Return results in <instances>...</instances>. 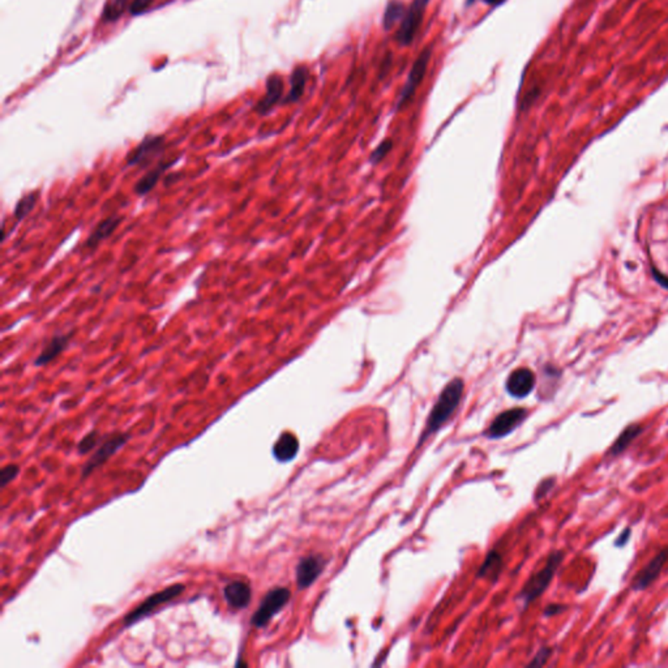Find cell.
<instances>
[{
    "label": "cell",
    "instance_id": "18",
    "mask_svg": "<svg viewBox=\"0 0 668 668\" xmlns=\"http://www.w3.org/2000/svg\"><path fill=\"white\" fill-rule=\"evenodd\" d=\"M642 431H643L642 426L637 424V423L629 424L628 427H625L622 433L619 435V438L615 440V443L608 449L607 457H617V456L622 454L627 449L631 447V443L640 436Z\"/></svg>",
    "mask_w": 668,
    "mask_h": 668
},
{
    "label": "cell",
    "instance_id": "15",
    "mask_svg": "<svg viewBox=\"0 0 668 668\" xmlns=\"http://www.w3.org/2000/svg\"><path fill=\"white\" fill-rule=\"evenodd\" d=\"M223 596L231 608H246L251 602V587L243 581H231L225 586Z\"/></svg>",
    "mask_w": 668,
    "mask_h": 668
},
{
    "label": "cell",
    "instance_id": "8",
    "mask_svg": "<svg viewBox=\"0 0 668 668\" xmlns=\"http://www.w3.org/2000/svg\"><path fill=\"white\" fill-rule=\"evenodd\" d=\"M528 417V410L523 407H514L499 414L495 418L490 427L485 432L488 439H502L512 433L518 426H521Z\"/></svg>",
    "mask_w": 668,
    "mask_h": 668
},
{
    "label": "cell",
    "instance_id": "3",
    "mask_svg": "<svg viewBox=\"0 0 668 668\" xmlns=\"http://www.w3.org/2000/svg\"><path fill=\"white\" fill-rule=\"evenodd\" d=\"M292 593L286 587H275L266 593L256 613L252 616V625L255 628H264L268 622L273 619V616L280 613L287 602L290 601Z\"/></svg>",
    "mask_w": 668,
    "mask_h": 668
},
{
    "label": "cell",
    "instance_id": "16",
    "mask_svg": "<svg viewBox=\"0 0 668 668\" xmlns=\"http://www.w3.org/2000/svg\"><path fill=\"white\" fill-rule=\"evenodd\" d=\"M120 222H122V217H118V216H110V217L102 220L101 222H98L94 230L91 233V235L85 240L84 248L94 249V248L98 247V244L101 242L109 238L111 234L118 229Z\"/></svg>",
    "mask_w": 668,
    "mask_h": 668
},
{
    "label": "cell",
    "instance_id": "12",
    "mask_svg": "<svg viewBox=\"0 0 668 668\" xmlns=\"http://www.w3.org/2000/svg\"><path fill=\"white\" fill-rule=\"evenodd\" d=\"M506 392L514 398H525L535 386V375L529 368H517L506 380Z\"/></svg>",
    "mask_w": 668,
    "mask_h": 668
},
{
    "label": "cell",
    "instance_id": "32",
    "mask_svg": "<svg viewBox=\"0 0 668 668\" xmlns=\"http://www.w3.org/2000/svg\"><path fill=\"white\" fill-rule=\"evenodd\" d=\"M474 1H478V0H467V4H471ZM480 1H483L487 6H499V4L503 3L504 0H480Z\"/></svg>",
    "mask_w": 668,
    "mask_h": 668
},
{
    "label": "cell",
    "instance_id": "17",
    "mask_svg": "<svg viewBox=\"0 0 668 668\" xmlns=\"http://www.w3.org/2000/svg\"><path fill=\"white\" fill-rule=\"evenodd\" d=\"M299 441L292 432H284L273 445V456L278 462H289L296 457Z\"/></svg>",
    "mask_w": 668,
    "mask_h": 668
},
{
    "label": "cell",
    "instance_id": "30",
    "mask_svg": "<svg viewBox=\"0 0 668 668\" xmlns=\"http://www.w3.org/2000/svg\"><path fill=\"white\" fill-rule=\"evenodd\" d=\"M631 530L629 528L624 529L622 534L619 535V538L615 540V546H616V547H624V546L628 543V540L631 539Z\"/></svg>",
    "mask_w": 668,
    "mask_h": 668
},
{
    "label": "cell",
    "instance_id": "20",
    "mask_svg": "<svg viewBox=\"0 0 668 668\" xmlns=\"http://www.w3.org/2000/svg\"><path fill=\"white\" fill-rule=\"evenodd\" d=\"M308 79V71L306 67H296L290 77V92L284 98V103H293L302 98L306 89V83Z\"/></svg>",
    "mask_w": 668,
    "mask_h": 668
},
{
    "label": "cell",
    "instance_id": "19",
    "mask_svg": "<svg viewBox=\"0 0 668 668\" xmlns=\"http://www.w3.org/2000/svg\"><path fill=\"white\" fill-rule=\"evenodd\" d=\"M174 164L175 161H173V162H159L156 167L149 170L147 174L143 175L135 185L136 195L138 196H145V195L150 192L156 187L158 181L161 179V176L164 175L166 170L170 169Z\"/></svg>",
    "mask_w": 668,
    "mask_h": 668
},
{
    "label": "cell",
    "instance_id": "31",
    "mask_svg": "<svg viewBox=\"0 0 668 668\" xmlns=\"http://www.w3.org/2000/svg\"><path fill=\"white\" fill-rule=\"evenodd\" d=\"M564 610H565V605L563 604H549V607L544 610V616H555L563 613Z\"/></svg>",
    "mask_w": 668,
    "mask_h": 668
},
{
    "label": "cell",
    "instance_id": "11",
    "mask_svg": "<svg viewBox=\"0 0 668 668\" xmlns=\"http://www.w3.org/2000/svg\"><path fill=\"white\" fill-rule=\"evenodd\" d=\"M327 560L320 555H310L303 558L296 565V585L303 590L307 589L320 577Z\"/></svg>",
    "mask_w": 668,
    "mask_h": 668
},
{
    "label": "cell",
    "instance_id": "22",
    "mask_svg": "<svg viewBox=\"0 0 668 668\" xmlns=\"http://www.w3.org/2000/svg\"><path fill=\"white\" fill-rule=\"evenodd\" d=\"M502 568H503V558L497 552L492 551L488 554L483 565L479 569L478 577H487L495 581L499 576Z\"/></svg>",
    "mask_w": 668,
    "mask_h": 668
},
{
    "label": "cell",
    "instance_id": "9",
    "mask_svg": "<svg viewBox=\"0 0 668 668\" xmlns=\"http://www.w3.org/2000/svg\"><path fill=\"white\" fill-rule=\"evenodd\" d=\"M431 55H432L431 47H427L424 51H421V55L418 56V59H417L415 63L412 65V71H410V74H409V77H407L406 83L403 85L402 91L400 93V97H398V101H397V109H401L403 105H406L407 102L410 101L412 98V96L417 92V89H418V86L421 85L424 74L427 72Z\"/></svg>",
    "mask_w": 668,
    "mask_h": 668
},
{
    "label": "cell",
    "instance_id": "14",
    "mask_svg": "<svg viewBox=\"0 0 668 668\" xmlns=\"http://www.w3.org/2000/svg\"><path fill=\"white\" fill-rule=\"evenodd\" d=\"M72 334L74 332H68V333H62V334H58L55 337L50 339V342L47 343L45 348H42V351L39 353V355L34 360V366L42 367L46 366L48 363H51L55 358L59 357L65 348H68L70 345V341L72 339Z\"/></svg>",
    "mask_w": 668,
    "mask_h": 668
},
{
    "label": "cell",
    "instance_id": "5",
    "mask_svg": "<svg viewBox=\"0 0 668 668\" xmlns=\"http://www.w3.org/2000/svg\"><path fill=\"white\" fill-rule=\"evenodd\" d=\"M430 0H412L409 8H406L401 25L395 33V41L401 46H409L421 28L424 12Z\"/></svg>",
    "mask_w": 668,
    "mask_h": 668
},
{
    "label": "cell",
    "instance_id": "28",
    "mask_svg": "<svg viewBox=\"0 0 668 668\" xmlns=\"http://www.w3.org/2000/svg\"><path fill=\"white\" fill-rule=\"evenodd\" d=\"M392 145H393L392 141L385 140L384 143H381L379 147L376 148L375 152H374L372 156H371V161H372L374 164H377L379 161H381V159L388 155V152L391 150Z\"/></svg>",
    "mask_w": 668,
    "mask_h": 668
},
{
    "label": "cell",
    "instance_id": "27",
    "mask_svg": "<svg viewBox=\"0 0 668 668\" xmlns=\"http://www.w3.org/2000/svg\"><path fill=\"white\" fill-rule=\"evenodd\" d=\"M153 1L155 0H132V3L129 4V13L133 15V16L143 15L144 12H147L150 8Z\"/></svg>",
    "mask_w": 668,
    "mask_h": 668
},
{
    "label": "cell",
    "instance_id": "26",
    "mask_svg": "<svg viewBox=\"0 0 668 668\" xmlns=\"http://www.w3.org/2000/svg\"><path fill=\"white\" fill-rule=\"evenodd\" d=\"M20 467L19 465H15V464H10L7 466L3 467L1 471H0V485L4 488L7 485H10L11 482L19 476Z\"/></svg>",
    "mask_w": 668,
    "mask_h": 668
},
{
    "label": "cell",
    "instance_id": "24",
    "mask_svg": "<svg viewBox=\"0 0 668 668\" xmlns=\"http://www.w3.org/2000/svg\"><path fill=\"white\" fill-rule=\"evenodd\" d=\"M38 197H39L38 192H30L28 193V195H25V196H22L19 202H18V204H16V208H15V211H13L15 218L18 221L24 220V218L28 216L29 213L32 211V209L36 207Z\"/></svg>",
    "mask_w": 668,
    "mask_h": 668
},
{
    "label": "cell",
    "instance_id": "6",
    "mask_svg": "<svg viewBox=\"0 0 668 668\" xmlns=\"http://www.w3.org/2000/svg\"><path fill=\"white\" fill-rule=\"evenodd\" d=\"M129 440V435L127 432H114L109 436H106V439L102 440L98 449L94 452L91 459L84 465L81 479L88 478L97 467L102 466L105 462H107L123 445H126Z\"/></svg>",
    "mask_w": 668,
    "mask_h": 668
},
{
    "label": "cell",
    "instance_id": "25",
    "mask_svg": "<svg viewBox=\"0 0 668 668\" xmlns=\"http://www.w3.org/2000/svg\"><path fill=\"white\" fill-rule=\"evenodd\" d=\"M101 435H100V432H98V431H91V432H89L88 435H85L83 439H81V441L79 443V445H77V450H79V453H80V454H86V453H89V452H91L92 449H94V447H96V445H97V444L101 441Z\"/></svg>",
    "mask_w": 668,
    "mask_h": 668
},
{
    "label": "cell",
    "instance_id": "1",
    "mask_svg": "<svg viewBox=\"0 0 668 668\" xmlns=\"http://www.w3.org/2000/svg\"><path fill=\"white\" fill-rule=\"evenodd\" d=\"M464 394V381L461 379H453L443 392L440 393L438 401L433 405L430 415L426 421L421 438L418 441V448L431 435L436 433L438 431L449 421V418L457 410L459 402Z\"/></svg>",
    "mask_w": 668,
    "mask_h": 668
},
{
    "label": "cell",
    "instance_id": "10",
    "mask_svg": "<svg viewBox=\"0 0 668 668\" xmlns=\"http://www.w3.org/2000/svg\"><path fill=\"white\" fill-rule=\"evenodd\" d=\"M668 561V547L660 549L658 554L650 560L649 564L641 569L631 581V589L636 591H642L648 589L654 581H657L659 575L662 573L663 568Z\"/></svg>",
    "mask_w": 668,
    "mask_h": 668
},
{
    "label": "cell",
    "instance_id": "13",
    "mask_svg": "<svg viewBox=\"0 0 668 668\" xmlns=\"http://www.w3.org/2000/svg\"><path fill=\"white\" fill-rule=\"evenodd\" d=\"M284 80L281 79L280 74H272L266 80V96L257 102L255 110L266 115L269 111L275 107L278 102L282 100L284 96Z\"/></svg>",
    "mask_w": 668,
    "mask_h": 668
},
{
    "label": "cell",
    "instance_id": "29",
    "mask_svg": "<svg viewBox=\"0 0 668 668\" xmlns=\"http://www.w3.org/2000/svg\"><path fill=\"white\" fill-rule=\"evenodd\" d=\"M551 654H552V649H551V648H542V649L538 651V654L535 655V658L531 660L529 666H538V667H539V666L546 664Z\"/></svg>",
    "mask_w": 668,
    "mask_h": 668
},
{
    "label": "cell",
    "instance_id": "21",
    "mask_svg": "<svg viewBox=\"0 0 668 668\" xmlns=\"http://www.w3.org/2000/svg\"><path fill=\"white\" fill-rule=\"evenodd\" d=\"M406 12V7L403 6L401 0H392L386 6L384 12V19H383V25L385 30H389L397 22H401Z\"/></svg>",
    "mask_w": 668,
    "mask_h": 668
},
{
    "label": "cell",
    "instance_id": "2",
    "mask_svg": "<svg viewBox=\"0 0 668 668\" xmlns=\"http://www.w3.org/2000/svg\"><path fill=\"white\" fill-rule=\"evenodd\" d=\"M564 556L565 555L563 551H554L547 558L544 567L529 578V581L525 584L520 593V598L523 601L525 607L529 605L531 602H534L535 599H538L540 595L547 590L561 561L564 560Z\"/></svg>",
    "mask_w": 668,
    "mask_h": 668
},
{
    "label": "cell",
    "instance_id": "4",
    "mask_svg": "<svg viewBox=\"0 0 668 668\" xmlns=\"http://www.w3.org/2000/svg\"><path fill=\"white\" fill-rule=\"evenodd\" d=\"M184 590H185L184 585H182V584H175V585L166 587V589L158 591V593L150 595L143 603L138 604L136 608H133L131 613H127V615L124 616V627H131L132 624H135V622H138V620H141L143 617H145L149 613H153L157 607H159L161 604L167 603V602L173 601L175 598H178L179 595L183 593Z\"/></svg>",
    "mask_w": 668,
    "mask_h": 668
},
{
    "label": "cell",
    "instance_id": "7",
    "mask_svg": "<svg viewBox=\"0 0 668 668\" xmlns=\"http://www.w3.org/2000/svg\"><path fill=\"white\" fill-rule=\"evenodd\" d=\"M166 148V138L164 135H150L144 138L138 147L133 150H131L126 162L129 167L138 166V167H147L150 165L156 158L164 153Z\"/></svg>",
    "mask_w": 668,
    "mask_h": 668
},
{
    "label": "cell",
    "instance_id": "23",
    "mask_svg": "<svg viewBox=\"0 0 668 668\" xmlns=\"http://www.w3.org/2000/svg\"><path fill=\"white\" fill-rule=\"evenodd\" d=\"M127 7H129V0H107L102 11V20L106 22L117 21L123 16Z\"/></svg>",
    "mask_w": 668,
    "mask_h": 668
}]
</instances>
